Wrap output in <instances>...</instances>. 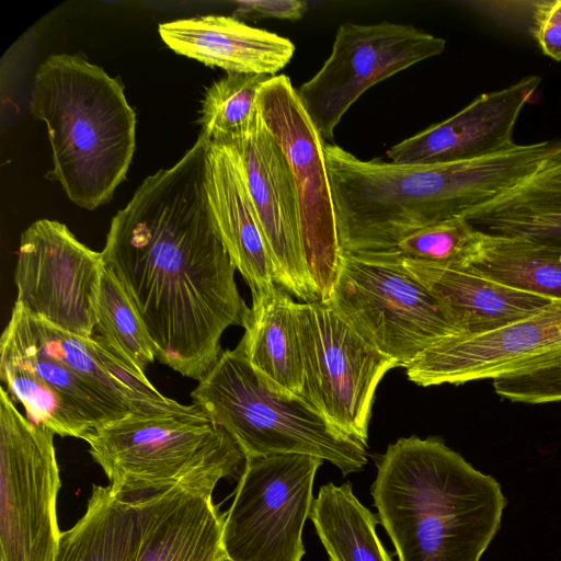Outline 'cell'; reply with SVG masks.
I'll list each match as a JSON object with an SVG mask.
<instances>
[{"instance_id":"cb8c5ba5","label":"cell","mask_w":561,"mask_h":561,"mask_svg":"<svg viewBox=\"0 0 561 561\" xmlns=\"http://www.w3.org/2000/svg\"><path fill=\"white\" fill-rule=\"evenodd\" d=\"M463 218L488 236L561 249V153L510 193Z\"/></svg>"},{"instance_id":"30bf717a","label":"cell","mask_w":561,"mask_h":561,"mask_svg":"<svg viewBox=\"0 0 561 561\" xmlns=\"http://www.w3.org/2000/svg\"><path fill=\"white\" fill-rule=\"evenodd\" d=\"M322 463L304 454L247 458L224 518L222 545L230 561H301L302 529Z\"/></svg>"},{"instance_id":"8992f818","label":"cell","mask_w":561,"mask_h":561,"mask_svg":"<svg viewBox=\"0 0 561 561\" xmlns=\"http://www.w3.org/2000/svg\"><path fill=\"white\" fill-rule=\"evenodd\" d=\"M191 397L245 458L310 455L330 461L343 476L367 462L365 445L339 431L305 398L273 389L238 347L220 353Z\"/></svg>"},{"instance_id":"f1b7e54d","label":"cell","mask_w":561,"mask_h":561,"mask_svg":"<svg viewBox=\"0 0 561 561\" xmlns=\"http://www.w3.org/2000/svg\"><path fill=\"white\" fill-rule=\"evenodd\" d=\"M482 236L467 219L455 217L410 233L397 244L393 252L357 259L381 263L413 261L446 267L468 266L479 254Z\"/></svg>"},{"instance_id":"ac0fdd59","label":"cell","mask_w":561,"mask_h":561,"mask_svg":"<svg viewBox=\"0 0 561 561\" xmlns=\"http://www.w3.org/2000/svg\"><path fill=\"white\" fill-rule=\"evenodd\" d=\"M164 44L179 55L227 72L275 76L291 60L295 45L286 37L252 27L232 16L203 15L164 22Z\"/></svg>"},{"instance_id":"f546056e","label":"cell","mask_w":561,"mask_h":561,"mask_svg":"<svg viewBox=\"0 0 561 561\" xmlns=\"http://www.w3.org/2000/svg\"><path fill=\"white\" fill-rule=\"evenodd\" d=\"M495 392L512 402L561 401V350L511 374L493 379Z\"/></svg>"},{"instance_id":"2e32d148","label":"cell","mask_w":561,"mask_h":561,"mask_svg":"<svg viewBox=\"0 0 561 561\" xmlns=\"http://www.w3.org/2000/svg\"><path fill=\"white\" fill-rule=\"evenodd\" d=\"M561 350V300L500 330L454 335L424 351L405 367L423 387L495 379Z\"/></svg>"},{"instance_id":"52a82bcc","label":"cell","mask_w":561,"mask_h":561,"mask_svg":"<svg viewBox=\"0 0 561 561\" xmlns=\"http://www.w3.org/2000/svg\"><path fill=\"white\" fill-rule=\"evenodd\" d=\"M327 301L399 367L405 368L437 342L461 334L440 301L401 263L342 253Z\"/></svg>"},{"instance_id":"ba28073f","label":"cell","mask_w":561,"mask_h":561,"mask_svg":"<svg viewBox=\"0 0 561 561\" xmlns=\"http://www.w3.org/2000/svg\"><path fill=\"white\" fill-rule=\"evenodd\" d=\"M0 378L30 421L59 436L83 439L100 425L131 413L64 358L16 302L1 335Z\"/></svg>"},{"instance_id":"7c38bea8","label":"cell","mask_w":561,"mask_h":561,"mask_svg":"<svg viewBox=\"0 0 561 561\" xmlns=\"http://www.w3.org/2000/svg\"><path fill=\"white\" fill-rule=\"evenodd\" d=\"M445 39L412 25L392 22L342 24L318 72L297 89L323 140L369 88L409 67L440 55Z\"/></svg>"},{"instance_id":"d6a6232c","label":"cell","mask_w":561,"mask_h":561,"mask_svg":"<svg viewBox=\"0 0 561 561\" xmlns=\"http://www.w3.org/2000/svg\"><path fill=\"white\" fill-rule=\"evenodd\" d=\"M220 561H230L227 557H225L224 559H221Z\"/></svg>"},{"instance_id":"3957f363","label":"cell","mask_w":561,"mask_h":561,"mask_svg":"<svg viewBox=\"0 0 561 561\" xmlns=\"http://www.w3.org/2000/svg\"><path fill=\"white\" fill-rule=\"evenodd\" d=\"M371 496L399 561H480L507 504L500 482L436 437L389 445Z\"/></svg>"},{"instance_id":"9c48e42d","label":"cell","mask_w":561,"mask_h":561,"mask_svg":"<svg viewBox=\"0 0 561 561\" xmlns=\"http://www.w3.org/2000/svg\"><path fill=\"white\" fill-rule=\"evenodd\" d=\"M54 433L30 421L0 388V561H55L61 482Z\"/></svg>"},{"instance_id":"277c9868","label":"cell","mask_w":561,"mask_h":561,"mask_svg":"<svg viewBox=\"0 0 561 561\" xmlns=\"http://www.w3.org/2000/svg\"><path fill=\"white\" fill-rule=\"evenodd\" d=\"M30 110L47 128V176L84 209L107 203L136 146V115L121 81L78 55H50L34 76Z\"/></svg>"},{"instance_id":"4316f807","label":"cell","mask_w":561,"mask_h":561,"mask_svg":"<svg viewBox=\"0 0 561 561\" xmlns=\"http://www.w3.org/2000/svg\"><path fill=\"white\" fill-rule=\"evenodd\" d=\"M93 336L140 373L156 359L152 342L140 317L106 266L101 279Z\"/></svg>"},{"instance_id":"8fae6325","label":"cell","mask_w":561,"mask_h":561,"mask_svg":"<svg viewBox=\"0 0 561 561\" xmlns=\"http://www.w3.org/2000/svg\"><path fill=\"white\" fill-rule=\"evenodd\" d=\"M302 398L345 435L367 445L375 392L397 363L366 343L327 300L296 302Z\"/></svg>"},{"instance_id":"6da1fadb","label":"cell","mask_w":561,"mask_h":561,"mask_svg":"<svg viewBox=\"0 0 561 561\" xmlns=\"http://www.w3.org/2000/svg\"><path fill=\"white\" fill-rule=\"evenodd\" d=\"M209 140L199 134L171 168L146 178L112 218L102 250L140 317L156 358L199 380L220 339L250 312L206 190Z\"/></svg>"},{"instance_id":"9a60e30c","label":"cell","mask_w":561,"mask_h":561,"mask_svg":"<svg viewBox=\"0 0 561 561\" xmlns=\"http://www.w3.org/2000/svg\"><path fill=\"white\" fill-rule=\"evenodd\" d=\"M226 146L237 157L268 247L276 284L301 302L321 300L307 263L295 180L259 110L247 130Z\"/></svg>"},{"instance_id":"d4e9b609","label":"cell","mask_w":561,"mask_h":561,"mask_svg":"<svg viewBox=\"0 0 561 561\" xmlns=\"http://www.w3.org/2000/svg\"><path fill=\"white\" fill-rule=\"evenodd\" d=\"M377 517L351 482L322 485L309 515L330 561H393L376 533Z\"/></svg>"},{"instance_id":"4dcf8cb0","label":"cell","mask_w":561,"mask_h":561,"mask_svg":"<svg viewBox=\"0 0 561 561\" xmlns=\"http://www.w3.org/2000/svg\"><path fill=\"white\" fill-rule=\"evenodd\" d=\"M531 33L541 51L561 60V0L535 3Z\"/></svg>"},{"instance_id":"7a4b0ae2","label":"cell","mask_w":561,"mask_h":561,"mask_svg":"<svg viewBox=\"0 0 561 561\" xmlns=\"http://www.w3.org/2000/svg\"><path fill=\"white\" fill-rule=\"evenodd\" d=\"M561 153V140L515 145L489 157L438 164L360 160L324 145L341 253L393 252L410 233L466 217L510 193Z\"/></svg>"},{"instance_id":"1f68e13d","label":"cell","mask_w":561,"mask_h":561,"mask_svg":"<svg viewBox=\"0 0 561 561\" xmlns=\"http://www.w3.org/2000/svg\"><path fill=\"white\" fill-rule=\"evenodd\" d=\"M308 4L302 0H249L236 2V14L254 19L300 20Z\"/></svg>"},{"instance_id":"44dd1931","label":"cell","mask_w":561,"mask_h":561,"mask_svg":"<svg viewBox=\"0 0 561 561\" xmlns=\"http://www.w3.org/2000/svg\"><path fill=\"white\" fill-rule=\"evenodd\" d=\"M213 494L172 488L149 494L137 561H220L224 518Z\"/></svg>"},{"instance_id":"603a6c76","label":"cell","mask_w":561,"mask_h":561,"mask_svg":"<svg viewBox=\"0 0 561 561\" xmlns=\"http://www.w3.org/2000/svg\"><path fill=\"white\" fill-rule=\"evenodd\" d=\"M295 304L278 285L252 297L244 334L237 347L273 389L302 397L304 368Z\"/></svg>"},{"instance_id":"ffe728a7","label":"cell","mask_w":561,"mask_h":561,"mask_svg":"<svg viewBox=\"0 0 561 561\" xmlns=\"http://www.w3.org/2000/svg\"><path fill=\"white\" fill-rule=\"evenodd\" d=\"M444 306L461 332L481 335L527 318L551 300L494 282L470 266L400 261Z\"/></svg>"},{"instance_id":"7402d4cb","label":"cell","mask_w":561,"mask_h":561,"mask_svg":"<svg viewBox=\"0 0 561 561\" xmlns=\"http://www.w3.org/2000/svg\"><path fill=\"white\" fill-rule=\"evenodd\" d=\"M148 506L149 495L125 497L93 484L84 514L61 533L55 561H137Z\"/></svg>"},{"instance_id":"d6986e66","label":"cell","mask_w":561,"mask_h":561,"mask_svg":"<svg viewBox=\"0 0 561 561\" xmlns=\"http://www.w3.org/2000/svg\"><path fill=\"white\" fill-rule=\"evenodd\" d=\"M206 190L218 230L252 297L273 289L274 266L237 157L226 145L210 144Z\"/></svg>"},{"instance_id":"484cf974","label":"cell","mask_w":561,"mask_h":561,"mask_svg":"<svg viewBox=\"0 0 561 561\" xmlns=\"http://www.w3.org/2000/svg\"><path fill=\"white\" fill-rule=\"evenodd\" d=\"M482 234L479 254L468 266L508 287L561 300V249Z\"/></svg>"},{"instance_id":"5b68a950","label":"cell","mask_w":561,"mask_h":561,"mask_svg":"<svg viewBox=\"0 0 561 561\" xmlns=\"http://www.w3.org/2000/svg\"><path fill=\"white\" fill-rule=\"evenodd\" d=\"M110 485L125 497L172 488L213 494L241 476L245 456L195 403L162 413H128L83 437Z\"/></svg>"},{"instance_id":"e0dca14e","label":"cell","mask_w":561,"mask_h":561,"mask_svg":"<svg viewBox=\"0 0 561 561\" xmlns=\"http://www.w3.org/2000/svg\"><path fill=\"white\" fill-rule=\"evenodd\" d=\"M540 77L480 94L451 117L392 146L386 156L398 164H438L476 160L506 151L524 106L535 96Z\"/></svg>"},{"instance_id":"83f0119b","label":"cell","mask_w":561,"mask_h":561,"mask_svg":"<svg viewBox=\"0 0 561 561\" xmlns=\"http://www.w3.org/2000/svg\"><path fill=\"white\" fill-rule=\"evenodd\" d=\"M272 76L227 72L206 91L199 124L210 144L228 145L240 137L257 112L262 87Z\"/></svg>"},{"instance_id":"5bb4252c","label":"cell","mask_w":561,"mask_h":561,"mask_svg":"<svg viewBox=\"0 0 561 561\" xmlns=\"http://www.w3.org/2000/svg\"><path fill=\"white\" fill-rule=\"evenodd\" d=\"M104 270L102 252L81 243L65 224L36 220L21 236L15 302L57 329L92 337Z\"/></svg>"},{"instance_id":"4fadbf2b","label":"cell","mask_w":561,"mask_h":561,"mask_svg":"<svg viewBox=\"0 0 561 561\" xmlns=\"http://www.w3.org/2000/svg\"><path fill=\"white\" fill-rule=\"evenodd\" d=\"M257 110L289 163L299 196L309 272L320 299L327 300L342 253L325 163V142L308 116L297 89L285 75L271 77L262 87Z\"/></svg>"}]
</instances>
